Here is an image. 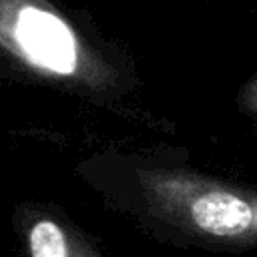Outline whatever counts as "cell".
Instances as JSON below:
<instances>
[{"instance_id":"4","label":"cell","mask_w":257,"mask_h":257,"mask_svg":"<svg viewBox=\"0 0 257 257\" xmlns=\"http://www.w3.org/2000/svg\"><path fill=\"white\" fill-rule=\"evenodd\" d=\"M255 221H257V209H255Z\"/></svg>"},{"instance_id":"3","label":"cell","mask_w":257,"mask_h":257,"mask_svg":"<svg viewBox=\"0 0 257 257\" xmlns=\"http://www.w3.org/2000/svg\"><path fill=\"white\" fill-rule=\"evenodd\" d=\"M28 247L32 257H70L68 239L52 221H38L28 233Z\"/></svg>"},{"instance_id":"1","label":"cell","mask_w":257,"mask_h":257,"mask_svg":"<svg viewBox=\"0 0 257 257\" xmlns=\"http://www.w3.org/2000/svg\"><path fill=\"white\" fill-rule=\"evenodd\" d=\"M14 36L34 64L60 74L72 72L76 62L74 38L60 18L28 6L16 20Z\"/></svg>"},{"instance_id":"2","label":"cell","mask_w":257,"mask_h":257,"mask_svg":"<svg viewBox=\"0 0 257 257\" xmlns=\"http://www.w3.org/2000/svg\"><path fill=\"white\" fill-rule=\"evenodd\" d=\"M191 215L203 231L217 237L239 235L253 219V211L243 199L223 191H211L199 197L191 207Z\"/></svg>"}]
</instances>
